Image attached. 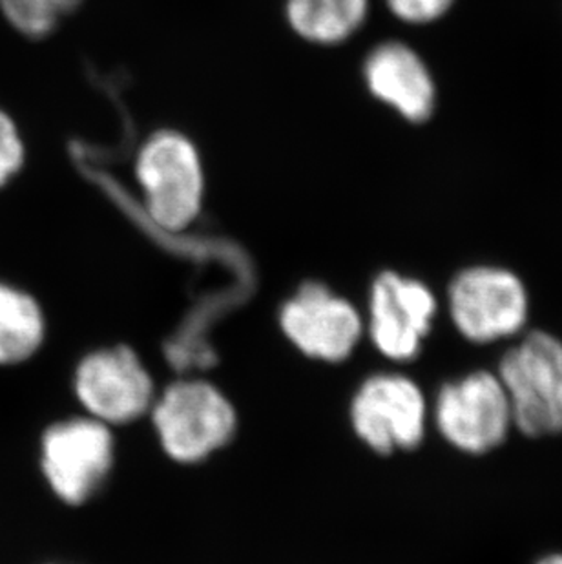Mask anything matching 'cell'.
<instances>
[{"mask_svg": "<svg viewBox=\"0 0 562 564\" xmlns=\"http://www.w3.org/2000/svg\"><path fill=\"white\" fill-rule=\"evenodd\" d=\"M367 91L403 121L422 124L436 110V80L424 57L402 41L375 46L361 64Z\"/></svg>", "mask_w": 562, "mask_h": 564, "instance_id": "8fae6325", "label": "cell"}, {"mask_svg": "<svg viewBox=\"0 0 562 564\" xmlns=\"http://www.w3.org/2000/svg\"><path fill=\"white\" fill-rule=\"evenodd\" d=\"M44 340V316L30 294L0 282V366L24 362Z\"/></svg>", "mask_w": 562, "mask_h": 564, "instance_id": "4fadbf2b", "label": "cell"}, {"mask_svg": "<svg viewBox=\"0 0 562 564\" xmlns=\"http://www.w3.org/2000/svg\"><path fill=\"white\" fill-rule=\"evenodd\" d=\"M133 176L144 210L161 229L181 232L199 218L207 172L202 152L186 133L175 128L150 133L136 154Z\"/></svg>", "mask_w": 562, "mask_h": 564, "instance_id": "6da1fadb", "label": "cell"}, {"mask_svg": "<svg viewBox=\"0 0 562 564\" xmlns=\"http://www.w3.org/2000/svg\"><path fill=\"white\" fill-rule=\"evenodd\" d=\"M75 391L96 421H136L152 404L154 386L127 347L94 352L77 369Z\"/></svg>", "mask_w": 562, "mask_h": 564, "instance_id": "9c48e42d", "label": "cell"}, {"mask_svg": "<svg viewBox=\"0 0 562 564\" xmlns=\"http://www.w3.org/2000/svg\"><path fill=\"white\" fill-rule=\"evenodd\" d=\"M436 430L458 452L484 455L499 447L514 426L511 405L499 375L473 371L436 393Z\"/></svg>", "mask_w": 562, "mask_h": 564, "instance_id": "277c9868", "label": "cell"}, {"mask_svg": "<svg viewBox=\"0 0 562 564\" xmlns=\"http://www.w3.org/2000/svg\"><path fill=\"white\" fill-rule=\"evenodd\" d=\"M281 327L307 357L342 362L355 351L361 318L355 307L329 289L309 283L281 311Z\"/></svg>", "mask_w": 562, "mask_h": 564, "instance_id": "30bf717a", "label": "cell"}, {"mask_svg": "<svg viewBox=\"0 0 562 564\" xmlns=\"http://www.w3.org/2000/svg\"><path fill=\"white\" fill-rule=\"evenodd\" d=\"M154 426L170 457L197 463L230 441L236 415L210 383L180 382L155 404Z\"/></svg>", "mask_w": 562, "mask_h": 564, "instance_id": "5b68a950", "label": "cell"}, {"mask_svg": "<svg viewBox=\"0 0 562 564\" xmlns=\"http://www.w3.org/2000/svg\"><path fill=\"white\" fill-rule=\"evenodd\" d=\"M447 310L451 322L467 341L494 344L525 329L530 296L514 271L499 265H472L451 280Z\"/></svg>", "mask_w": 562, "mask_h": 564, "instance_id": "3957f363", "label": "cell"}, {"mask_svg": "<svg viewBox=\"0 0 562 564\" xmlns=\"http://www.w3.org/2000/svg\"><path fill=\"white\" fill-rule=\"evenodd\" d=\"M85 0H0V13L22 37H48Z\"/></svg>", "mask_w": 562, "mask_h": 564, "instance_id": "5bb4252c", "label": "cell"}, {"mask_svg": "<svg viewBox=\"0 0 562 564\" xmlns=\"http://www.w3.org/2000/svg\"><path fill=\"white\" fill-rule=\"evenodd\" d=\"M26 141L10 113L0 108V191L8 187L24 169Z\"/></svg>", "mask_w": 562, "mask_h": 564, "instance_id": "9a60e30c", "label": "cell"}, {"mask_svg": "<svg viewBox=\"0 0 562 564\" xmlns=\"http://www.w3.org/2000/svg\"><path fill=\"white\" fill-rule=\"evenodd\" d=\"M371 0H285V21L296 37L316 46H339L366 26Z\"/></svg>", "mask_w": 562, "mask_h": 564, "instance_id": "7c38bea8", "label": "cell"}, {"mask_svg": "<svg viewBox=\"0 0 562 564\" xmlns=\"http://www.w3.org/2000/svg\"><path fill=\"white\" fill-rule=\"evenodd\" d=\"M389 13L413 26H425L441 21L442 17L450 13L456 0H383Z\"/></svg>", "mask_w": 562, "mask_h": 564, "instance_id": "2e32d148", "label": "cell"}, {"mask_svg": "<svg viewBox=\"0 0 562 564\" xmlns=\"http://www.w3.org/2000/svg\"><path fill=\"white\" fill-rule=\"evenodd\" d=\"M536 564H562V554H550L542 560L537 561Z\"/></svg>", "mask_w": 562, "mask_h": 564, "instance_id": "e0dca14e", "label": "cell"}, {"mask_svg": "<svg viewBox=\"0 0 562 564\" xmlns=\"http://www.w3.org/2000/svg\"><path fill=\"white\" fill-rule=\"evenodd\" d=\"M353 426L377 453L414 449L425 437L428 404L424 393L403 375L367 378L353 400Z\"/></svg>", "mask_w": 562, "mask_h": 564, "instance_id": "8992f818", "label": "cell"}, {"mask_svg": "<svg viewBox=\"0 0 562 564\" xmlns=\"http://www.w3.org/2000/svg\"><path fill=\"white\" fill-rule=\"evenodd\" d=\"M497 375L520 433L526 437L562 433V341L558 336L531 330L506 352Z\"/></svg>", "mask_w": 562, "mask_h": 564, "instance_id": "7a4b0ae2", "label": "cell"}, {"mask_svg": "<svg viewBox=\"0 0 562 564\" xmlns=\"http://www.w3.org/2000/svg\"><path fill=\"white\" fill-rule=\"evenodd\" d=\"M436 296L424 282L382 272L371 289V338L378 351L409 362L419 357L436 316Z\"/></svg>", "mask_w": 562, "mask_h": 564, "instance_id": "ba28073f", "label": "cell"}, {"mask_svg": "<svg viewBox=\"0 0 562 564\" xmlns=\"http://www.w3.org/2000/svg\"><path fill=\"white\" fill-rule=\"evenodd\" d=\"M112 435L101 421H69L43 438V471L58 499L80 505L112 466Z\"/></svg>", "mask_w": 562, "mask_h": 564, "instance_id": "52a82bcc", "label": "cell"}]
</instances>
